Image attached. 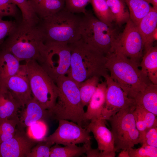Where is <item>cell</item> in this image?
<instances>
[{"label":"cell","mask_w":157,"mask_h":157,"mask_svg":"<svg viewBox=\"0 0 157 157\" xmlns=\"http://www.w3.org/2000/svg\"><path fill=\"white\" fill-rule=\"evenodd\" d=\"M56 83L58 96L54 106L49 110L50 119L70 120L85 128L88 124L77 84L66 75L58 78Z\"/></svg>","instance_id":"cell-4"},{"label":"cell","mask_w":157,"mask_h":157,"mask_svg":"<svg viewBox=\"0 0 157 157\" xmlns=\"http://www.w3.org/2000/svg\"><path fill=\"white\" fill-rule=\"evenodd\" d=\"M50 148L49 157H77L85 154L91 143L84 144L81 147L76 145H64L55 144Z\"/></svg>","instance_id":"cell-25"},{"label":"cell","mask_w":157,"mask_h":157,"mask_svg":"<svg viewBox=\"0 0 157 157\" xmlns=\"http://www.w3.org/2000/svg\"><path fill=\"white\" fill-rule=\"evenodd\" d=\"M133 114L142 143L146 132L152 128L157 126V116L144 108L137 105L134 110Z\"/></svg>","instance_id":"cell-23"},{"label":"cell","mask_w":157,"mask_h":157,"mask_svg":"<svg viewBox=\"0 0 157 157\" xmlns=\"http://www.w3.org/2000/svg\"><path fill=\"white\" fill-rule=\"evenodd\" d=\"M20 62L10 52L0 50V89H7L8 80L17 72L20 68Z\"/></svg>","instance_id":"cell-18"},{"label":"cell","mask_w":157,"mask_h":157,"mask_svg":"<svg viewBox=\"0 0 157 157\" xmlns=\"http://www.w3.org/2000/svg\"><path fill=\"white\" fill-rule=\"evenodd\" d=\"M136 105L121 110L108 120L117 150H127L141 143L133 114Z\"/></svg>","instance_id":"cell-8"},{"label":"cell","mask_w":157,"mask_h":157,"mask_svg":"<svg viewBox=\"0 0 157 157\" xmlns=\"http://www.w3.org/2000/svg\"><path fill=\"white\" fill-rule=\"evenodd\" d=\"M142 38L144 51L153 46L155 41L153 35L157 28V10L152 7L149 12L142 19L137 26Z\"/></svg>","instance_id":"cell-19"},{"label":"cell","mask_w":157,"mask_h":157,"mask_svg":"<svg viewBox=\"0 0 157 157\" xmlns=\"http://www.w3.org/2000/svg\"><path fill=\"white\" fill-rule=\"evenodd\" d=\"M40 20L54 14L64 8L65 0H28Z\"/></svg>","instance_id":"cell-21"},{"label":"cell","mask_w":157,"mask_h":157,"mask_svg":"<svg viewBox=\"0 0 157 157\" xmlns=\"http://www.w3.org/2000/svg\"><path fill=\"white\" fill-rule=\"evenodd\" d=\"M100 78L93 76L87 79L78 85L82 104L84 107L88 106L99 82Z\"/></svg>","instance_id":"cell-28"},{"label":"cell","mask_w":157,"mask_h":157,"mask_svg":"<svg viewBox=\"0 0 157 157\" xmlns=\"http://www.w3.org/2000/svg\"><path fill=\"white\" fill-rule=\"evenodd\" d=\"M18 113L17 126L25 129L39 121L50 118L49 110L44 109L33 97Z\"/></svg>","instance_id":"cell-15"},{"label":"cell","mask_w":157,"mask_h":157,"mask_svg":"<svg viewBox=\"0 0 157 157\" xmlns=\"http://www.w3.org/2000/svg\"><path fill=\"white\" fill-rule=\"evenodd\" d=\"M52 145L43 140L39 141L31 149L27 157H49Z\"/></svg>","instance_id":"cell-35"},{"label":"cell","mask_w":157,"mask_h":157,"mask_svg":"<svg viewBox=\"0 0 157 157\" xmlns=\"http://www.w3.org/2000/svg\"><path fill=\"white\" fill-rule=\"evenodd\" d=\"M65 2L64 10L74 14L85 15L87 11L86 7L91 0H65Z\"/></svg>","instance_id":"cell-33"},{"label":"cell","mask_w":157,"mask_h":157,"mask_svg":"<svg viewBox=\"0 0 157 157\" xmlns=\"http://www.w3.org/2000/svg\"><path fill=\"white\" fill-rule=\"evenodd\" d=\"M129 157H157V148L143 145L138 149L131 148L127 150Z\"/></svg>","instance_id":"cell-34"},{"label":"cell","mask_w":157,"mask_h":157,"mask_svg":"<svg viewBox=\"0 0 157 157\" xmlns=\"http://www.w3.org/2000/svg\"><path fill=\"white\" fill-rule=\"evenodd\" d=\"M142 144L143 145L157 148V126L152 128L146 132Z\"/></svg>","instance_id":"cell-38"},{"label":"cell","mask_w":157,"mask_h":157,"mask_svg":"<svg viewBox=\"0 0 157 157\" xmlns=\"http://www.w3.org/2000/svg\"><path fill=\"white\" fill-rule=\"evenodd\" d=\"M29 134L39 141L42 140L45 137L47 127L45 122L39 121L28 127Z\"/></svg>","instance_id":"cell-36"},{"label":"cell","mask_w":157,"mask_h":157,"mask_svg":"<svg viewBox=\"0 0 157 157\" xmlns=\"http://www.w3.org/2000/svg\"><path fill=\"white\" fill-rule=\"evenodd\" d=\"M20 10L21 22L32 26H37L40 19L35 13L28 0H12Z\"/></svg>","instance_id":"cell-29"},{"label":"cell","mask_w":157,"mask_h":157,"mask_svg":"<svg viewBox=\"0 0 157 157\" xmlns=\"http://www.w3.org/2000/svg\"><path fill=\"white\" fill-rule=\"evenodd\" d=\"M104 77L107 88L102 119L106 120L119 110L136 105L134 99L129 98L109 74H107Z\"/></svg>","instance_id":"cell-12"},{"label":"cell","mask_w":157,"mask_h":157,"mask_svg":"<svg viewBox=\"0 0 157 157\" xmlns=\"http://www.w3.org/2000/svg\"><path fill=\"white\" fill-rule=\"evenodd\" d=\"M144 48L143 41L137 26L129 19L116 40L113 51L121 53L139 66Z\"/></svg>","instance_id":"cell-10"},{"label":"cell","mask_w":157,"mask_h":157,"mask_svg":"<svg viewBox=\"0 0 157 157\" xmlns=\"http://www.w3.org/2000/svg\"><path fill=\"white\" fill-rule=\"evenodd\" d=\"M45 47L43 35L38 26L18 22L8 38L0 45V49L11 53L20 61L38 62Z\"/></svg>","instance_id":"cell-3"},{"label":"cell","mask_w":157,"mask_h":157,"mask_svg":"<svg viewBox=\"0 0 157 157\" xmlns=\"http://www.w3.org/2000/svg\"><path fill=\"white\" fill-rule=\"evenodd\" d=\"M119 157H129L127 150H123L118 155Z\"/></svg>","instance_id":"cell-39"},{"label":"cell","mask_w":157,"mask_h":157,"mask_svg":"<svg viewBox=\"0 0 157 157\" xmlns=\"http://www.w3.org/2000/svg\"><path fill=\"white\" fill-rule=\"evenodd\" d=\"M110 76L130 98L152 83L135 62L115 51L106 56Z\"/></svg>","instance_id":"cell-2"},{"label":"cell","mask_w":157,"mask_h":157,"mask_svg":"<svg viewBox=\"0 0 157 157\" xmlns=\"http://www.w3.org/2000/svg\"><path fill=\"white\" fill-rule=\"evenodd\" d=\"M6 88L21 108L32 98L25 64L21 65L17 72L8 80Z\"/></svg>","instance_id":"cell-14"},{"label":"cell","mask_w":157,"mask_h":157,"mask_svg":"<svg viewBox=\"0 0 157 157\" xmlns=\"http://www.w3.org/2000/svg\"><path fill=\"white\" fill-rule=\"evenodd\" d=\"M21 106L7 89H0V122L18 118Z\"/></svg>","instance_id":"cell-20"},{"label":"cell","mask_w":157,"mask_h":157,"mask_svg":"<svg viewBox=\"0 0 157 157\" xmlns=\"http://www.w3.org/2000/svg\"><path fill=\"white\" fill-rule=\"evenodd\" d=\"M116 24L121 26L130 19L128 7L123 0H106Z\"/></svg>","instance_id":"cell-27"},{"label":"cell","mask_w":157,"mask_h":157,"mask_svg":"<svg viewBox=\"0 0 157 157\" xmlns=\"http://www.w3.org/2000/svg\"><path fill=\"white\" fill-rule=\"evenodd\" d=\"M25 129L17 126L16 132L10 139L0 144V157H27L38 142Z\"/></svg>","instance_id":"cell-13"},{"label":"cell","mask_w":157,"mask_h":157,"mask_svg":"<svg viewBox=\"0 0 157 157\" xmlns=\"http://www.w3.org/2000/svg\"><path fill=\"white\" fill-rule=\"evenodd\" d=\"M145 51L139 66L151 83L157 84V48L153 46Z\"/></svg>","instance_id":"cell-24"},{"label":"cell","mask_w":157,"mask_h":157,"mask_svg":"<svg viewBox=\"0 0 157 157\" xmlns=\"http://www.w3.org/2000/svg\"><path fill=\"white\" fill-rule=\"evenodd\" d=\"M58 126L52 134L42 140L49 143L64 145L91 143L90 133L85 128L72 121L60 119Z\"/></svg>","instance_id":"cell-11"},{"label":"cell","mask_w":157,"mask_h":157,"mask_svg":"<svg viewBox=\"0 0 157 157\" xmlns=\"http://www.w3.org/2000/svg\"><path fill=\"white\" fill-rule=\"evenodd\" d=\"M18 118L0 122V144L11 138L16 130Z\"/></svg>","instance_id":"cell-31"},{"label":"cell","mask_w":157,"mask_h":157,"mask_svg":"<svg viewBox=\"0 0 157 157\" xmlns=\"http://www.w3.org/2000/svg\"><path fill=\"white\" fill-rule=\"evenodd\" d=\"M11 17L18 22L22 21L19 9L12 0H0V17Z\"/></svg>","instance_id":"cell-32"},{"label":"cell","mask_w":157,"mask_h":157,"mask_svg":"<svg viewBox=\"0 0 157 157\" xmlns=\"http://www.w3.org/2000/svg\"><path fill=\"white\" fill-rule=\"evenodd\" d=\"M71 57L69 44L45 42L40 60L38 62L56 83L58 78L66 75L70 67Z\"/></svg>","instance_id":"cell-9"},{"label":"cell","mask_w":157,"mask_h":157,"mask_svg":"<svg viewBox=\"0 0 157 157\" xmlns=\"http://www.w3.org/2000/svg\"><path fill=\"white\" fill-rule=\"evenodd\" d=\"M85 127L90 132H92L98 145V149L101 151L115 152L114 140L112 133L106 126V120L94 118Z\"/></svg>","instance_id":"cell-16"},{"label":"cell","mask_w":157,"mask_h":157,"mask_svg":"<svg viewBox=\"0 0 157 157\" xmlns=\"http://www.w3.org/2000/svg\"><path fill=\"white\" fill-rule=\"evenodd\" d=\"M82 17L63 9L40 19L37 26L44 43L59 42L70 44L81 38Z\"/></svg>","instance_id":"cell-5"},{"label":"cell","mask_w":157,"mask_h":157,"mask_svg":"<svg viewBox=\"0 0 157 157\" xmlns=\"http://www.w3.org/2000/svg\"><path fill=\"white\" fill-rule=\"evenodd\" d=\"M81 39L105 56L113 51L118 36L115 30L99 20L90 10L82 17Z\"/></svg>","instance_id":"cell-6"},{"label":"cell","mask_w":157,"mask_h":157,"mask_svg":"<svg viewBox=\"0 0 157 157\" xmlns=\"http://www.w3.org/2000/svg\"><path fill=\"white\" fill-rule=\"evenodd\" d=\"M107 85L106 81L99 83L96 90L87 106L84 117L87 122L92 119H102L106 102Z\"/></svg>","instance_id":"cell-17"},{"label":"cell","mask_w":157,"mask_h":157,"mask_svg":"<svg viewBox=\"0 0 157 157\" xmlns=\"http://www.w3.org/2000/svg\"><path fill=\"white\" fill-rule=\"evenodd\" d=\"M71 49L70 68L67 75L78 85L93 76L108 74L106 56L81 39L69 44Z\"/></svg>","instance_id":"cell-1"},{"label":"cell","mask_w":157,"mask_h":157,"mask_svg":"<svg viewBox=\"0 0 157 157\" xmlns=\"http://www.w3.org/2000/svg\"><path fill=\"white\" fill-rule=\"evenodd\" d=\"M25 64L33 97L44 109L50 110L58 97L56 84L37 61L30 60Z\"/></svg>","instance_id":"cell-7"},{"label":"cell","mask_w":157,"mask_h":157,"mask_svg":"<svg viewBox=\"0 0 157 157\" xmlns=\"http://www.w3.org/2000/svg\"><path fill=\"white\" fill-rule=\"evenodd\" d=\"M150 4H151L154 8L157 10V0H148Z\"/></svg>","instance_id":"cell-40"},{"label":"cell","mask_w":157,"mask_h":157,"mask_svg":"<svg viewBox=\"0 0 157 157\" xmlns=\"http://www.w3.org/2000/svg\"><path fill=\"white\" fill-rule=\"evenodd\" d=\"M137 106L157 115V84L151 83L134 98Z\"/></svg>","instance_id":"cell-22"},{"label":"cell","mask_w":157,"mask_h":157,"mask_svg":"<svg viewBox=\"0 0 157 157\" xmlns=\"http://www.w3.org/2000/svg\"><path fill=\"white\" fill-rule=\"evenodd\" d=\"M123 0L128 9L130 19L137 26L152 7L148 0Z\"/></svg>","instance_id":"cell-26"},{"label":"cell","mask_w":157,"mask_h":157,"mask_svg":"<svg viewBox=\"0 0 157 157\" xmlns=\"http://www.w3.org/2000/svg\"><path fill=\"white\" fill-rule=\"evenodd\" d=\"M90 3L96 17L108 26H113V17L106 0H91Z\"/></svg>","instance_id":"cell-30"},{"label":"cell","mask_w":157,"mask_h":157,"mask_svg":"<svg viewBox=\"0 0 157 157\" xmlns=\"http://www.w3.org/2000/svg\"><path fill=\"white\" fill-rule=\"evenodd\" d=\"M0 17V45L13 31L19 22L16 20H4Z\"/></svg>","instance_id":"cell-37"}]
</instances>
